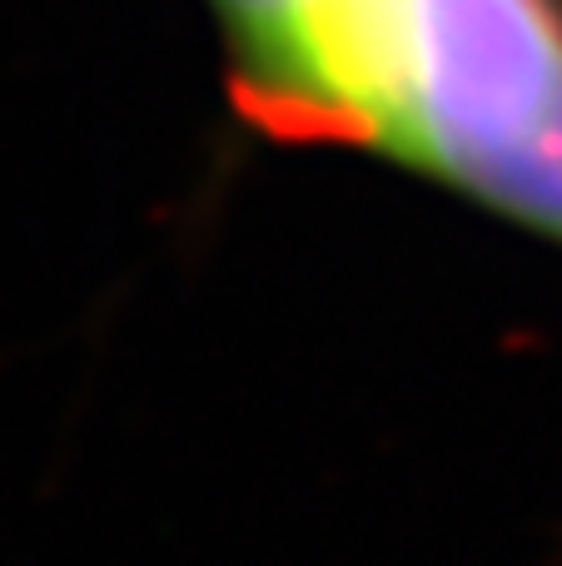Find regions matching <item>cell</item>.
Segmentation results:
<instances>
[{
  "label": "cell",
  "mask_w": 562,
  "mask_h": 566,
  "mask_svg": "<svg viewBox=\"0 0 562 566\" xmlns=\"http://www.w3.org/2000/svg\"><path fill=\"white\" fill-rule=\"evenodd\" d=\"M319 135L384 149L562 244V6L354 0Z\"/></svg>",
  "instance_id": "obj_1"
}]
</instances>
